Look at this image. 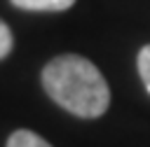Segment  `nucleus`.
Masks as SVG:
<instances>
[{
    "instance_id": "3",
    "label": "nucleus",
    "mask_w": 150,
    "mask_h": 147,
    "mask_svg": "<svg viewBox=\"0 0 150 147\" xmlns=\"http://www.w3.org/2000/svg\"><path fill=\"white\" fill-rule=\"evenodd\" d=\"M7 147H52V145L33 131H14L7 140Z\"/></svg>"
},
{
    "instance_id": "2",
    "label": "nucleus",
    "mask_w": 150,
    "mask_h": 147,
    "mask_svg": "<svg viewBox=\"0 0 150 147\" xmlns=\"http://www.w3.org/2000/svg\"><path fill=\"white\" fill-rule=\"evenodd\" d=\"M75 0H12V5L30 12H63L73 7Z\"/></svg>"
},
{
    "instance_id": "4",
    "label": "nucleus",
    "mask_w": 150,
    "mask_h": 147,
    "mask_svg": "<svg viewBox=\"0 0 150 147\" xmlns=\"http://www.w3.org/2000/svg\"><path fill=\"white\" fill-rule=\"evenodd\" d=\"M138 72H141V79L150 93V44H145L141 51H138Z\"/></svg>"
},
{
    "instance_id": "5",
    "label": "nucleus",
    "mask_w": 150,
    "mask_h": 147,
    "mask_svg": "<svg viewBox=\"0 0 150 147\" xmlns=\"http://www.w3.org/2000/svg\"><path fill=\"white\" fill-rule=\"evenodd\" d=\"M12 44H14L12 30H9V26L0 19V58H5V56L12 51Z\"/></svg>"
},
{
    "instance_id": "1",
    "label": "nucleus",
    "mask_w": 150,
    "mask_h": 147,
    "mask_svg": "<svg viewBox=\"0 0 150 147\" xmlns=\"http://www.w3.org/2000/svg\"><path fill=\"white\" fill-rule=\"evenodd\" d=\"M42 86L54 103L84 119L101 117L110 103L105 77L91 61L77 54H63L49 61L42 70Z\"/></svg>"
}]
</instances>
